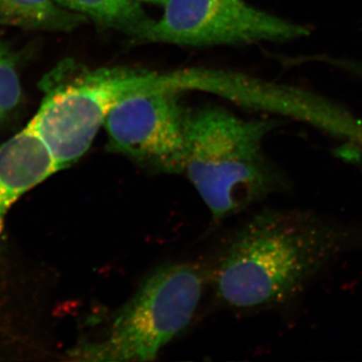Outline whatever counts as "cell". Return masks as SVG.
<instances>
[{
    "label": "cell",
    "mask_w": 362,
    "mask_h": 362,
    "mask_svg": "<svg viewBox=\"0 0 362 362\" xmlns=\"http://www.w3.org/2000/svg\"><path fill=\"white\" fill-rule=\"evenodd\" d=\"M349 233L306 211H264L243 226L214 272L221 302L277 306L300 294L346 249Z\"/></svg>",
    "instance_id": "1"
},
{
    "label": "cell",
    "mask_w": 362,
    "mask_h": 362,
    "mask_svg": "<svg viewBox=\"0 0 362 362\" xmlns=\"http://www.w3.org/2000/svg\"><path fill=\"white\" fill-rule=\"evenodd\" d=\"M271 120H245L220 107L192 112L182 173L216 220L243 211L285 187V178L264 156Z\"/></svg>",
    "instance_id": "2"
},
{
    "label": "cell",
    "mask_w": 362,
    "mask_h": 362,
    "mask_svg": "<svg viewBox=\"0 0 362 362\" xmlns=\"http://www.w3.org/2000/svg\"><path fill=\"white\" fill-rule=\"evenodd\" d=\"M42 99L28 125L44 140L59 170L85 156L105 119L137 90V71L127 66L90 69L63 61L40 80Z\"/></svg>",
    "instance_id": "3"
},
{
    "label": "cell",
    "mask_w": 362,
    "mask_h": 362,
    "mask_svg": "<svg viewBox=\"0 0 362 362\" xmlns=\"http://www.w3.org/2000/svg\"><path fill=\"white\" fill-rule=\"evenodd\" d=\"M204 274L192 264L157 269L114 316L104 338L73 350L89 361H150L187 327L204 290Z\"/></svg>",
    "instance_id": "4"
},
{
    "label": "cell",
    "mask_w": 362,
    "mask_h": 362,
    "mask_svg": "<svg viewBox=\"0 0 362 362\" xmlns=\"http://www.w3.org/2000/svg\"><path fill=\"white\" fill-rule=\"evenodd\" d=\"M308 33L305 26L256 8L245 0H169L144 42L238 45L286 42Z\"/></svg>",
    "instance_id": "5"
},
{
    "label": "cell",
    "mask_w": 362,
    "mask_h": 362,
    "mask_svg": "<svg viewBox=\"0 0 362 362\" xmlns=\"http://www.w3.org/2000/svg\"><path fill=\"white\" fill-rule=\"evenodd\" d=\"M190 113L175 90L125 98L105 119L107 150L151 173H182Z\"/></svg>",
    "instance_id": "6"
},
{
    "label": "cell",
    "mask_w": 362,
    "mask_h": 362,
    "mask_svg": "<svg viewBox=\"0 0 362 362\" xmlns=\"http://www.w3.org/2000/svg\"><path fill=\"white\" fill-rule=\"evenodd\" d=\"M57 171L51 151L28 124L0 144V242L8 209L21 195Z\"/></svg>",
    "instance_id": "7"
},
{
    "label": "cell",
    "mask_w": 362,
    "mask_h": 362,
    "mask_svg": "<svg viewBox=\"0 0 362 362\" xmlns=\"http://www.w3.org/2000/svg\"><path fill=\"white\" fill-rule=\"evenodd\" d=\"M73 13L90 18L97 25L125 33L144 42L154 20L145 13L137 0H54Z\"/></svg>",
    "instance_id": "8"
},
{
    "label": "cell",
    "mask_w": 362,
    "mask_h": 362,
    "mask_svg": "<svg viewBox=\"0 0 362 362\" xmlns=\"http://www.w3.org/2000/svg\"><path fill=\"white\" fill-rule=\"evenodd\" d=\"M87 21L54 0H0V25L23 30L68 33Z\"/></svg>",
    "instance_id": "9"
},
{
    "label": "cell",
    "mask_w": 362,
    "mask_h": 362,
    "mask_svg": "<svg viewBox=\"0 0 362 362\" xmlns=\"http://www.w3.org/2000/svg\"><path fill=\"white\" fill-rule=\"evenodd\" d=\"M18 57L0 40V108L8 115L20 106L23 93Z\"/></svg>",
    "instance_id": "10"
},
{
    "label": "cell",
    "mask_w": 362,
    "mask_h": 362,
    "mask_svg": "<svg viewBox=\"0 0 362 362\" xmlns=\"http://www.w3.org/2000/svg\"><path fill=\"white\" fill-rule=\"evenodd\" d=\"M139 2H151V4H162V6H165L166 4L169 1V0H137Z\"/></svg>",
    "instance_id": "11"
},
{
    "label": "cell",
    "mask_w": 362,
    "mask_h": 362,
    "mask_svg": "<svg viewBox=\"0 0 362 362\" xmlns=\"http://www.w3.org/2000/svg\"><path fill=\"white\" fill-rule=\"evenodd\" d=\"M6 113H4V112L2 111V109L0 108V124L2 123V121L6 120Z\"/></svg>",
    "instance_id": "12"
}]
</instances>
